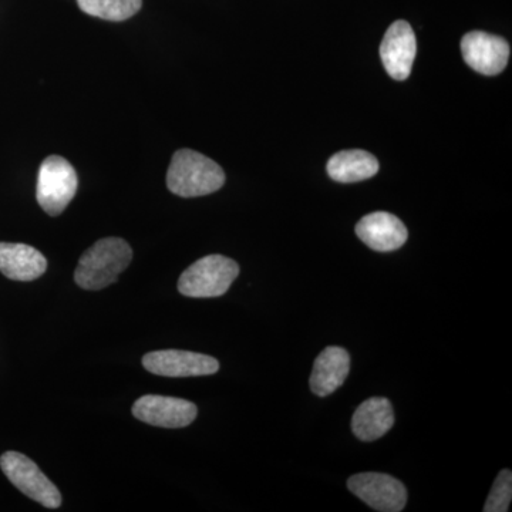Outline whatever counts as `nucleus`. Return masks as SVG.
<instances>
[{"instance_id":"nucleus-1","label":"nucleus","mask_w":512,"mask_h":512,"mask_svg":"<svg viewBox=\"0 0 512 512\" xmlns=\"http://www.w3.org/2000/svg\"><path fill=\"white\" fill-rule=\"evenodd\" d=\"M133 259V249L121 238H104L80 258L74 281L86 291H100L114 284Z\"/></svg>"},{"instance_id":"nucleus-2","label":"nucleus","mask_w":512,"mask_h":512,"mask_svg":"<svg viewBox=\"0 0 512 512\" xmlns=\"http://www.w3.org/2000/svg\"><path fill=\"white\" fill-rule=\"evenodd\" d=\"M225 184L224 170L197 151L178 150L167 173L168 190L178 197H204L221 190Z\"/></svg>"},{"instance_id":"nucleus-3","label":"nucleus","mask_w":512,"mask_h":512,"mask_svg":"<svg viewBox=\"0 0 512 512\" xmlns=\"http://www.w3.org/2000/svg\"><path fill=\"white\" fill-rule=\"evenodd\" d=\"M239 275L234 259L208 255L185 269L178 281V291L188 298H218L227 293Z\"/></svg>"},{"instance_id":"nucleus-4","label":"nucleus","mask_w":512,"mask_h":512,"mask_svg":"<svg viewBox=\"0 0 512 512\" xmlns=\"http://www.w3.org/2000/svg\"><path fill=\"white\" fill-rule=\"evenodd\" d=\"M79 187L76 170L66 158L50 156L43 161L37 175L36 198L50 217H57L73 201Z\"/></svg>"},{"instance_id":"nucleus-5","label":"nucleus","mask_w":512,"mask_h":512,"mask_svg":"<svg viewBox=\"0 0 512 512\" xmlns=\"http://www.w3.org/2000/svg\"><path fill=\"white\" fill-rule=\"evenodd\" d=\"M0 468L10 483L19 488L23 494L42 504L46 508H59L62 505V495L42 473L35 461L16 451H8L0 457Z\"/></svg>"},{"instance_id":"nucleus-6","label":"nucleus","mask_w":512,"mask_h":512,"mask_svg":"<svg viewBox=\"0 0 512 512\" xmlns=\"http://www.w3.org/2000/svg\"><path fill=\"white\" fill-rule=\"evenodd\" d=\"M348 488L370 508L382 512H400L407 504L402 481L382 473H362L350 477Z\"/></svg>"},{"instance_id":"nucleus-7","label":"nucleus","mask_w":512,"mask_h":512,"mask_svg":"<svg viewBox=\"0 0 512 512\" xmlns=\"http://www.w3.org/2000/svg\"><path fill=\"white\" fill-rule=\"evenodd\" d=\"M133 414L136 419L151 426L181 429L197 419L198 409L188 400L147 394L134 403Z\"/></svg>"},{"instance_id":"nucleus-8","label":"nucleus","mask_w":512,"mask_h":512,"mask_svg":"<svg viewBox=\"0 0 512 512\" xmlns=\"http://www.w3.org/2000/svg\"><path fill=\"white\" fill-rule=\"evenodd\" d=\"M143 366L153 375L194 377L214 375L220 363L214 357L185 350H158L143 357Z\"/></svg>"},{"instance_id":"nucleus-9","label":"nucleus","mask_w":512,"mask_h":512,"mask_svg":"<svg viewBox=\"0 0 512 512\" xmlns=\"http://www.w3.org/2000/svg\"><path fill=\"white\" fill-rule=\"evenodd\" d=\"M461 53L471 69L484 76H497L507 67L510 45L504 37L470 32L461 39Z\"/></svg>"},{"instance_id":"nucleus-10","label":"nucleus","mask_w":512,"mask_h":512,"mask_svg":"<svg viewBox=\"0 0 512 512\" xmlns=\"http://www.w3.org/2000/svg\"><path fill=\"white\" fill-rule=\"evenodd\" d=\"M417 55V40L414 30L406 20H397L383 37L380 57L386 72L397 82L410 76Z\"/></svg>"},{"instance_id":"nucleus-11","label":"nucleus","mask_w":512,"mask_h":512,"mask_svg":"<svg viewBox=\"0 0 512 512\" xmlns=\"http://www.w3.org/2000/svg\"><path fill=\"white\" fill-rule=\"evenodd\" d=\"M356 235L377 252H392L406 244L409 232L396 215L373 212L357 222Z\"/></svg>"},{"instance_id":"nucleus-12","label":"nucleus","mask_w":512,"mask_h":512,"mask_svg":"<svg viewBox=\"0 0 512 512\" xmlns=\"http://www.w3.org/2000/svg\"><path fill=\"white\" fill-rule=\"evenodd\" d=\"M47 261L42 252L26 244L0 242V272L12 281L30 282L45 274Z\"/></svg>"},{"instance_id":"nucleus-13","label":"nucleus","mask_w":512,"mask_h":512,"mask_svg":"<svg viewBox=\"0 0 512 512\" xmlns=\"http://www.w3.org/2000/svg\"><path fill=\"white\" fill-rule=\"evenodd\" d=\"M349 372V353L338 346H329L320 353L313 365L311 380H309L312 392L319 397L335 393L348 379Z\"/></svg>"},{"instance_id":"nucleus-14","label":"nucleus","mask_w":512,"mask_h":512,"mask_svg":"<svg viewBox=\"0 0 512 512\" xmlns=\"http://www.w3.org/2000/svg\"><path fill=\"white\" fill-rule=\"evenodd\" d=\"M394 424L393 406L384 397H372L357 407L352 419V430L357 439L375 441L389 433Z\"/></svg>"},{"instance_id":"nucleus-15","label":"nucleus","mask_w":512,"mask_h":512,"mask_svg":"<svg viewBox=\"0 0 512 512\" xmlns=\"http://www.w3.org/2000/svg\"><path fill=\"white\" fill-rule=\"evenodd\" d=\"M326 170L336 183H359L375 177L379 171V161L365 150L340 151L330 158Z\"/></svg>"},{"instance_id":"nucleus-16","label":"nucleus","mask_w":512,"mask_h":512,"mask_svg":"<svg viewBox=\"0 0 512 512\" xmlns=\"http://www.w3.org/2000/svg\"><path fill=\"white\" fill-rule=\"evenodd\" d=\"M86 15L110 22H123L140 12L143 0H77Z\"/></svg>"},{"instance_id":"nucleus-17","label":"nucleus","mask_w":512,"mask_h":512,"mask_svg":"<svg viewBox=\"0 0 512 512\" xmlns=\"http://www.w3.org/2000/svg\"><path fill=\"white\" fill-rule=\"evenodd\" d=\"M512 500V474L510 470H503L495 478L491 493L488 495L487 503L484 505L485 512H507L510 510Z\"/></svg>"}]
</instances>
